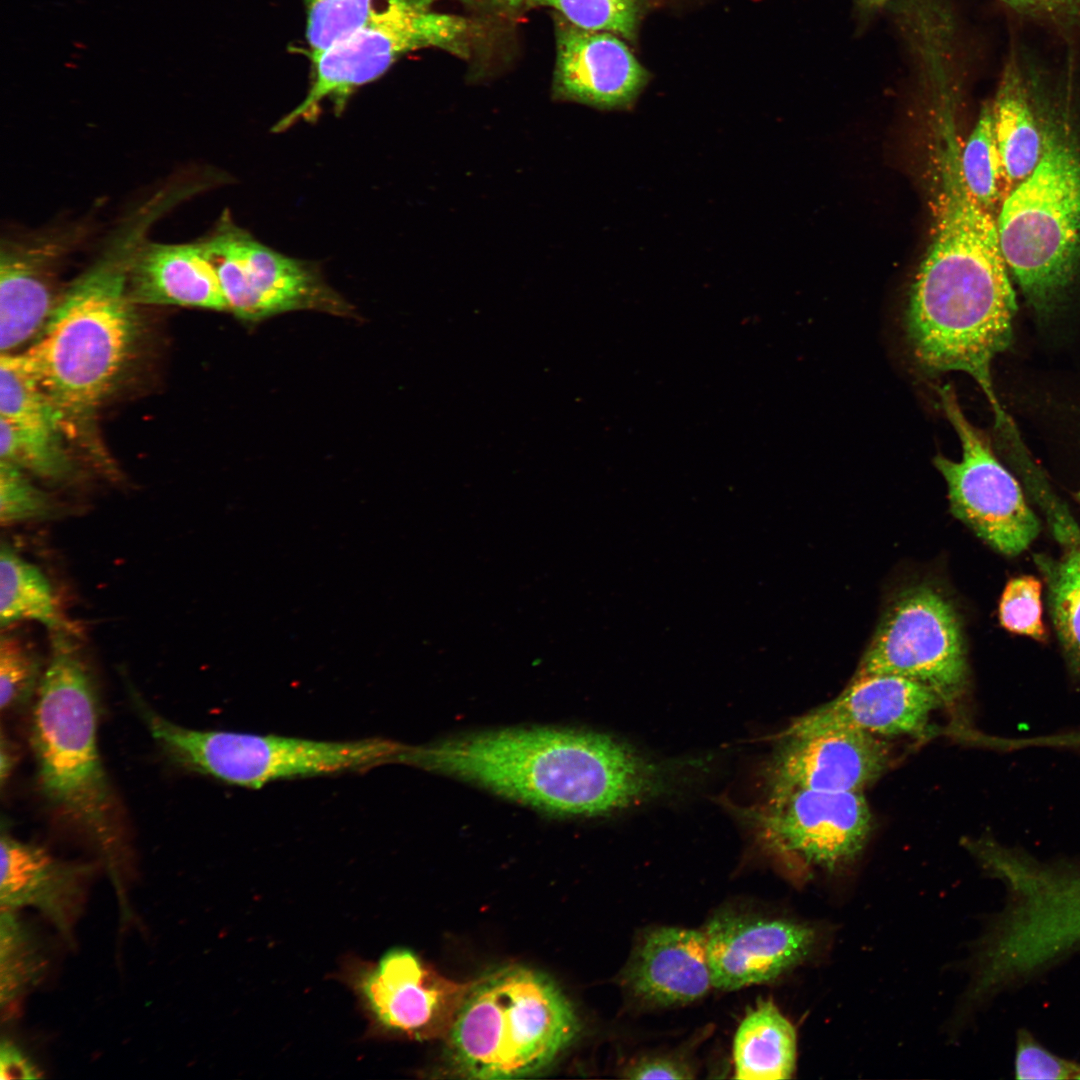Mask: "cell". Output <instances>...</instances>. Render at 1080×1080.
I'll return each instance as SVG.
<instances>
[{
    "label": "cell",
    "instance_id": "cell-30",
    "mask_svg": "<svg viewBox=\"0 0 1080 1080\" xmlns=\"http://www.w3.org/2000/svg\"><path fill=\"white\" fill-rule=\"evenodd\" d=\"M548 7L586 30L635 40L644 14V0H526L525 8Z\"/></svg>",
    "mask_w": 1080,
    "mask_h": 1080
},
{
    "label": "cell",
    "instance_id": "cell-16",
    "mask_svg": "<svg viewBox=\"0 0 1080 1080\" xmlns=\"http://www.w3.org/2000/svg\"><path fill=\"white\" fill-rule=\"evenodd\" d=\"M553 19V98L601 110L631 106L647 85L649 73L623 38L579 28L556 12Z\"/></svg>",
    "mask_w": 1080,
    "mask_h": 1080
},
{
    "label": "cell",
    "instance_id": "cell-14",
    "mask_svg": "<svg viewBox=\"0 0 1080 1080\" xmlns=\"http://www.w3.org/2000/svg\"><path fill=\"white\" fill-rule=\"evenodd\" d=\"M768 766L769 792H863L888 768L885 738L852 729L783 734Z\"/></svg>",
    "mask_w": 1080,
    "mask_h": 1080
},
{
    "label": "cell",
    "instance_id": "cell-12",
    "mask_svg": "<svg viewBox=\"0 0 1080 1080\" xmlns=\"http://www.w3.org/2000/svg\"><path fill=\"white\" fill-rule=\"evenodd\" d=\"M201 242L228 309L240 319L256 321L301 309L346 312L347 304L311 263L262 244L227 215Z\"/></svg>",
    "mask_w": 1080,
    "mask_h": 1080
},
{
    "label": "cell",
    "instance_id": "cell-15",
    "mask_svg": "<svg viewBox=\"0 0 1080 1080\" xmlns=\"http://www.w3.org/2000/svg\"><path fill=\"white\" fill-rule=\"evenodd\" d=\"M703 931L713 987L729 991L776 979L816 943L808 925L736 912L715 915Z\"/></svg>",
    "mask_w": 1080,
    "mask_h": 1080
},
{
    "label": "cell",
    "instance_id": "cell-22",
    "mask_svg": "<svg viewBox=\"0 0 1080 1080\" xmlns=\"http://www.w3.org/2000/svg\"><path fill=\"white\" fill-rule=\"evenodd\" d=\"M1032 94V71L1013 56L1003 71L990 103L1007 195L1037 166L1043 151V133Z\"/></svg>",
    "mask_w": 1080,
    "mask_h": 1080
},
{
    "label": "cell",
    "instance_id": "cell-11",
    "mask_svg": "<svg viewBox=\"0 0 1080 1080\" xmlns=\"http://www.w3.org/2000/svg\"><path fill=\"white\" fill-rule=\"evenodd\" d=\"M340 977L354 992L375 1036L446 1038L471 986L439 974L415 952L396 947L377 961L350 957Z\"/></svg>",
    "mask_w": 1080,
    "mask_h": 1080
},
{
    "label": "cell",
    "instance_id": "cell-36",
    "mask_svg": "<svg viewBox=\"0 0 1080 1080\" xmlns=\"http://www.w3.org/2000/svg\"><path fill=\"white\" fill-rule=\"evenodd\" d=\"M624 1077L630 1079H691L694 1078L690 1066L673 1056L647 1055L634 1060L624 1070Z\"/></svg>",
    "mask_w": 1080,
    "mask_h": 1080
},
{
    "label": "cell",
    "instance_id": "cell-19",
    "mask_svg": "<svg viewBox=\"0 0 1080 1080\" xmlns=\"http://www.w3.org/2000/svg\"><path fill=\"white\" fill-rule=\"evenodd\" d=\"M633 998L643 1004L684 1005L713 987L702 930L660 926L638 938L622 975Z\"/></svg>",
    "mask_w": 1080,
    "mask_h": 1080
},
{
    "label": "cell",
    "instance_id": "cell-10",
    "mask_svg": "<svg viewBox=\"0 0 1080 1080\" xmlns=\"http://www.w3.org/2000/svg\"><path fill=\"white\" fill-rule=\"evenodd\" d=\"M938 392L962 445L960 461L934 458L948 486L951 511L998 552L1019 555L1037 538L1039 519L991 441L965 417L953 388L945 385Z\"/></svg>",
    "mask_w": 1080,
    "mask_h": 1080
},
{
    "label": "cell",
    "instance_id": "cell-2",
    "mask_svg": "<svg viewBox=\"0 0 1080 1080\" xmlns=\"http://www.w3.org/2000/svg\"><path fill=\"white\" fill-rule=\"evenodd\" d=\"M401 763L565 817L628 807L663 784L659 769L625 744L568 728H504L406 745Z\"/></svg>",
    "mask_w": 1080,
    "mask_h": 1080
},
{
    "label": "cell",
    "instance_id": "cell-23",
    "mask_svg": "<svg viewBox=\"0 0 1080 1080\" xmlns=\"http://www.w3.org/2000/svg\"><path fill=\"white\" fill-rule=\"evenodd\" d=\"M735 1077L788 1079L796 1059L793 1025L771 1001H760L744 1017L733 1044Z\"/></svg>",
    "mask_w": 1080,
    "mask_h": 1080
},
{
    "label": "cell",
    "instance_id": "cell-38",
    "mask_svg": "<svg viewBox=\"0 0 1080 1080\" xmlns=\"http://www.w3.org/2000/svg\"><path fill=\"white\" fill-rule=\"evenodd\" d=\"M1025 748H1048L1080 751V728L1042 734L1022 739Z\"/></svg>",
    "mask_w": 1080,
    "mask_h": 1080
},
{
    "label": "cell",
    "instance_id": "cell-37",
    "mask_svg": "<svg viewBox=\"0 0 1080 1080\" xmlns=\"http://www.w3.org/2000/svg\"><path fill=\"white\" fill-rule=\"evenodd\" d=\"M41 1071L22 1049L8 1039L0 1044V1079H39Z\"/></svg>",
    "mask_w": 1080,
    "mask_h": 1080
},
{
    "label": "cell",
    "instance_id": "cell-31",
    "mask_svg": "<svg viewBox=\"0 0 1080 1080\" xmlns=\"http://www.w3.org/2000/svg\"><path fill=\"white\" fill-rule=\"evenodd\" d=\"M37 652L20 636L3 633L0 639V707L7 712L22 707L36 695L42 674Z\"/></svg>",
    "mask_w": 1080,
    "mask_h": 1080
},
{
    "label": "cell",
    "instance_id": "cell-13",
    "mask_svg": "<svg viewBox=\"0 0 1080 1080\" xmlns=\"http://www.w3.org/2000/svg\"><path fill=\"white\" fill-rule=\"evenodd\" d=\"M754 817L767 848L790 864L827 872L857 859L873 825L862 792H769Z\"/></svg>",
    "mask_w": 1080,
    "mask_h": 1080
},
{
    "label": "cell",
    "instance_id": "cell-17",
    "mask_svg": "<svg viewBox=\"0 0 1080 1080\" xmlns=\"http://www.w3.org/2000/svg\"><path fill=\"white\" fill-rule=\"evenodd\" d=\"M941 699L924 685L897 675L854 676L834 699L794 720L783 734L852 729L881 738L922 736Z\"/></svg>",
    "mask_w": 1080,
    "mask_h": 1080
},
{
    "label": "cell",
    "instance_id": "cell-9",
    "mask_svg": "<svg viewBox=\"0 0 1080 1080\" xmlns=\"http://www.w3.org/2000/svg\"><path fill=\"white\" fill-rule=\"evenodd\" d=\"M891 674L916 681L945 705L968 685V664L957 613L940 592L915 586L891 604L855 676Z\"/></svg>",
    "mask_w": 1080,
    "mask_h": 1080
},
{
    "label": "cell",
    "instance_id": "cell-5",
    "mask_svg": "<svg viewBox=\"0 0 1080 1080\" xmlns=\"http://www.w3.org/2000/svg\"><path fill=\"white\" fill-rule=\"evenodd\" d=\"M1041 128V158L1003 200L997 229L1008 270L1048 323L1080 272V137L1063 109Z\"/></svg>",
    "mask_w": 1080,
    "mask_h": 1080
},
{
    "label": "cell",
    "instance_id": "cell-7",
    "mask_svg": "<svg viewBox=\"0 0 1080 1080\" xmlns=\"http://www.w3.org/2000/svg\"><path fill=\"white\" fill-rule=\"evenodd\" d=\"M131 695L150 736L169 760L191 772L246 788L399 763L404 748V744L376 737L324 741L191 729L158 713L135 691Z\"/></svg>",
    "mask_w": 1080,
    "mask_h": 1080
},
{
    "label": "cell",
    "instance_id": "cell-28",
    "mask_svg": "<svg viewBox=\"0 0 1080 1080\" xmlns=\"http://www.w3.org/2000/svg\"><path fill=\"white\" fill-rule=\"evenodd\" d=\"M959 160L967 191L979 205L993 213L1006 198L1007 189L990 104L983 106Z\"/></svg>",
    "mask_w": 1080,
    "mask_h": 1080
},
{
    "label": "cell",
    "instance_id": "cell-27",
    "mask_svg": "<svg viewBox=\"0 0 1080 1080\" xmlns=\"http://www.w3.org/2000/svg\"><path fill=\"white\" fill-rule=\"evenodd\" d=\"M0 417L34 431L62 432L61 413L24 369L19 355L1 353Z\"/></svg>",
    "mask_w": 1080,
    "mask_h": 1080
},
{
    "label": "cell",
    "instance_id": "cell-24",
    "mask_svg": "<svg viewBox=\"0 0 1080 1080\" xmlns=\"http://www.w3.org/2000/svg\"><path fill=\"white\" fill-rule=\"evenodd\" d=\"M36 621L49 632L75 630L60 610L43 572L8 543L0 549V624Z\"/></svg>",
    "mask_w": 1080,
    "mask_h": 1080
},
{
    "label": "cell",
    "instance_id": "cell-3",
    "mask_svg": "<svg viewBox=\"0 0 1080 1080\" xmlns=\"http://www.w3.org/2000/svg\"><path fill=\"white\" fill-rule=\"evenodd\" d=\"M159 216L149 205L129 216L65 291L36 341L18 354L64 423L89 420L128 360L137 334L129 273Z\"/></svg>",
    "mask_w": 1080,
    "mask_h": 1080
},
{
    "label": "cell",
    "instance_id": "cell-18",
    "mask_svg": "<svg viewBox=\"0 0 1080 1080\" xmlns=\"http://www.w3.org/2000/svg\"><path fill=\"white\" fill-rule=\"evenodd\" d=\"M1 909L38 910L70 944L84 910L95 867L65 861L4 828L0 838Z\"/></svg>",
    "mask_w": 1080,
    "mask_h": 1080
},
{
    "label": "cell",
    "instance_id": "cell-40",
    "mask_svg": "<svg viewBox=\"0 0 1080 1080\" xmlns=\"http://www.w3.org/2000/svg\"><path fill=\"white\" fill-rule=\"evenodd\" d=\"M17 761L16 750L2 734L0 748V778L3 786L11 775Z\"/></svg>",
    "mask_w": 1080,
    "mask_h": 1080
},
{
    "label": "cell",
    "instance_id": "cell-32",
    "mask_svg": "<svg viewBox=\"0 0 1080 1080\" xmlns=\"http://www.w3.org/2000/svg\"><path fill=\"white\" fill-rule=\"evenodd\" d=\"M373 0H304L310 57L349 36L368 18Z\"/></svg>",
    "mask_w": 1080,
    "mask_h": 1080
},
{
    "label": "cell",
    "instance_id": "cell-41",
    "mask_svg": "<svg viewBox=\"0 0 1080 1080\" xmlns=\"http://www.w3.org/2000/svg\"><path fill=\"white\" fill-rule=\"evenodd\" d=\"M863 9L874 10L883 7L893 0H855Z\"/></svg>",
    "mask_w": 1080,
    "mask_h": 1080
},
{
    "label": "cell",
    "instance_id": "cell-29",
    "mask_svg": "<svg viewBox=\"0 0 1080 1080\" xmlns=\"http://www.w3.org/2000/svg\"><path fill=\"white\" fill-rule=\"evenodd\" d=\"M0 460L52 481L65 480L73 471L61 432L21 429L1 417Z\"/></svg>",
    "mask_w": 1080,
    "mask_h": 1080
},
{
    "label": "cell",
    "instance_id": "cell-1",
    "mask_svg": "<svg viewBox=\"0 0 1080 1080\" xmlns=\"http://www.w3.org/2000/svg\"><path fill=\"white\" fill-rule=\"evenodd\" d=\"M933 238L916 274L906 311L912 355L931 373L961 371L984 392L994 420L1002 407L993 360L1013 338L1017 311L994 214L967 191L959 159L941 160Z\"/></svg>",
    "mask_w": 1080,
    "mask_h": 1080
},
{
    "label": "cell",
    "instance_id": "cell-8",
    "mask_svg": "<svg viewBox=\"0 0 1080 1080\" xmlns=\"http://www.w3.org/2000/svg\"><path fill=\"white\" fill-rule=\"evenodd\" d=\"M436 0H373L366 21L346 38L312 56V80L305 99L282 118V131L301 119H314L329 100L340 112L359 87L381 77L405 54L440 48L468 57L481 25L439 12Z\"/></svg>",
    "mask_w": 1080,
    "mask_h": 1080
},
{
    "label": "cell",
    "instance_id": "cell-34",
    "mask_svg": "<svg viewBox=\"0 0 1080 1080\" xmlns=\"http://www.w3.org/2000/svg\"><path fill=\"white\" fill-rule=\"evenodd\" d=\"M1042 582L1032 575L1011 578L1000 597L999 621L1014 634L1044 642L1048 638L1043 621Z\"/></svg>",
    "mask_w": 1080,
    "mask_h": 1080
},
{
    "label": "cell",
    "instance_id": "cell-21",
    "mask_svg": "<svg viewBox=\"0 0 1080 1080\" xmlns=\"http://www.w3.org/2000/svg\"><path fill=\"white\" fill-rule=\"evenodd\" d=\"M129 295L134 304L229 310L201 240L176 244L146 240L130 269Z\"/></svg>",
    "mask_w": 1080,
    "mask_h": 1080
},
{
    "label": "cell",
    "instance_id": "cell-26",
    "mask_svg": "<svg viewBox=\"0 0 1080 1080\" xmlns=\"http://www.w3.org/2000/svg\"><path fill=\"white\" fill-rule=\"evenodd\" d=\"M48 960L39 938L14 910L0 913V1007L11 1010L24 994L36 987L47 970Z\"/></svg>",
    "mask_w": 1080,
    "mask_h": 1080
},
{
    "label": "cell",
    "instance_id": "cell-6",
    "mask_svg": "<svg viewBox=\"0 0 1080 1080\" xmlns=\"http://www.w3.org/2000/svg\"><path fill=\"white\" fill-rule=\"evenodd\" d=\"M578 1031L573 1006L548 976L509 966L471 983L446 1036V1057L464 1078H524L550 1065Z\"/></svg>",
    "mask_w": 1080,
    "mask_h": 1080
},
{
    "label": "cell",
    "instance_id": "cell-39",
    "mask_svg": "<svg viewBox=\"0 0 1080 1080\" xmlns=\"http://www.w3.org/2000/svg\"><path fill=\"white\" fill-rule=\"evenodd\" d=\"M473 9L489 16H512L525 8L526 0H462Z\"/></svg>",
    "mask_w": 1080,
    "mask_h": 1080
},
{
    "label": "cell",
    "instance_id": "cell-35",
    "mask_svg": "<svg viewBox=\"0 0 1080 1080\" xmlns=\"http://www.w3.org/2000/svg\"><path fill=\"white\" fill-rule=\"evenodd\" d=\"M1014 1072L1016 1079L1080 1080V1063L1053 1053L1022 1028L1016 1033Z\"/></svg>",
    "mask_w": 1080,
    "mask_h": 1080
},
{
    "label": "cell",
    "instance_id": "cell-20",
    "mask_svg": "<svg viewBox=\"0 0 1080 1080\" xmlns=\"http://www.w3.org/2000/svg\"><path fill=\"white\" fill-rule=\"evenodd\" d=\"M68 240L56 235L3 242L0 253V349L21 345L43 327L52 310V275Z\"/></svg>",
    "mask_w": 1080,
    "mask_h": 1080
},
{
    "label": "cell",
    "instance_id": "cell-33",
    "mask_svg": "<svg viewBox=\"0 0 1080 1080\" xmlns=\"http://www.w3.org/2000/svg\"><path fill=\"white\" fill-rule=\"evenodd\" d=\"M52 498L18 466L0 460V523L3 527L57 516Z\"/></svg>",
    "mask_w": 1080,
    "mask_h": 1080
},
{
    "label": "cell",
    "instance_id": "cell-4",
    "mask_svg": "<svg viewBox=\"0 0 1080 1080\" xmlns=\"http://www.w3.org/2000/svg\"><path fill=\"white\" fill-rule=\"evenodd\" d=\"M99 699L77 631L50 632L30 740L42 794L94 847L118 893L127 847L98 745Z\"/></svg>",
    "mask_w": 1080,
    "mask_h": 1080
},
{
    "label": "cell",
    "instance_id": "cell-25",
    "mask_svg": "<svg viewBox=\"0 0 1080 1080\" xmlns=\"http://www.w3.org/2000/svg\"><path fill=\"white\" fill-rule=\"evenodd\" d=\"M1034 562L1046 584L1049 613L1064 661L1080 681V535L1059 557L1037 554Z\"/></svg>",
    "mask_w": 1080,
    "mask_h": 1080
}]
</instances>
